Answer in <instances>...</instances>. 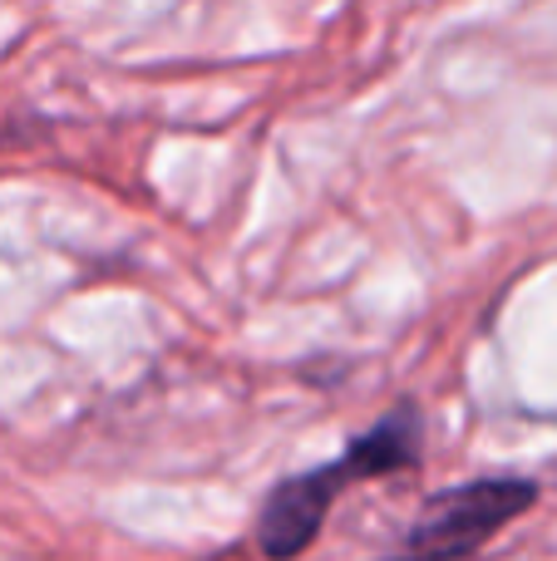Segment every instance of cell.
<instances>
[{
    "instance_id": "obj_2",
    "label": "cell",
    "mask_w": 557,
    "mask_h": 561,
    "mask_svg": "<svg viewBox=\"0 0 557 561\" xmlns=\"http://www.w3.org/2000/svg\"><path fill=\"white\" fill-rule=\"evenodd\" d=\"M538 497V488L523 478H484V483H464L440 493L424 517L410 527L405 547L390 561H459L479 542H489L499 527L523 517Z\"/></svg>"
},
{
    "instance_id": "obj_1",
    "label": "cell",
    "mask_w": 557,
    "mask_h": 561,
    "mask_svg": "<svg viewBox=\"0 0 557 561\" xmlns=\"http://www.w3.org/2000/svg\"><path fill=\"white\" fill-rule=\"evenodd\" d=\"M414 463H420V414L400 409L385 424H375L361 444L345 448L336 463L311 468L302 478H286V483H276L266 493L262 513H257V547H262V557L272 561L302 557L345 488L380 473H400V468H414Z\"/></svg>"
}]
</instances>
